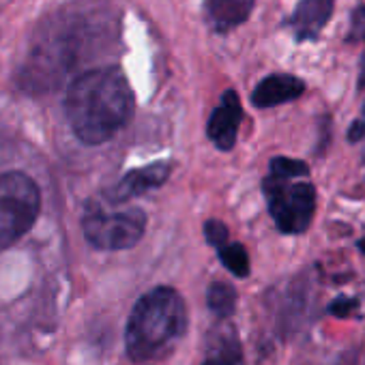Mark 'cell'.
<instances>
[{"label":"cell","instance_id":"obj_1","mask_svg":"<svg viewBox=\"0 0 365 365\" xmlns=\"http://www.w3.org/2000/svg\"><path fill=\"white\" fill-rule=\"evenodd\" d=\"M135 99L125 73L101 67L82 73L67 91L65 112L73 133L84 144L112 140L133 116Z\"/></svg>","mask_w":365,"mask_h":365},{"label":"cell","instance_id":"obj_2","mask_svg":"<svg viewBox=\"0 0 365 365\" xmlns=\"http://www.w3.org/2000/svg\"><path fill=\"white\" fill-rule=\"evenodd\" d=\"M187 331V307L170 286H157L142 294L133 305L125 348L131 361H148L168 354Z\"/></svg>","mask_w":365,"mask_h":365},{"label":"cell","instance_id":"obj_3","mask_svg":"<svg viewBox=\"0 0 365 365\" xmlns=\"http://www.w3.org/2000/svg\"><path fill=\"white\" fill-rule=\"evenodd\" d=\"M41 192L24 172L0 174V252L16 245L37 222Z\"/></svg>","mask_w":365,"mask_h":365},{"label":"cell","instance_id":"obj_4","mask_svg":"<svg viewBox=\"0 0 365 365\" xmlns=\"http://www.w3.org/2000/svg\"><path fill=\"white\" fill-rule=\"evenodd\" d=\"M269 213L284 235H301L309 228L316 211V190L312 182H292L269 174L262 180Z\"/></svg>","mask_w":365,"mask_h":365},{"label":"cell","instance_id":"obj_5","mask_svg":"<svg viewBox=\"0 0 365 365\" xmlns=\"http://www.w3.org/2000/svg\"><path fill=\"white\" fill-rule=\"evenodd\" d=\"M86 241L103 252H120L140 243L146 230V213L142 209H125L106 213L93 209L82 220Z\"/></svg>","mask_w":365,"mask_h":365},{"label":"cell","instance_id":"obj_6","mask_svg":"<svg viewBox=\"0 0 365 365\" xmlns=\"http://www.w3.org/2000/svg\"><path fill=\"white\" fill-rule=\"evenodd\" d=\"M243 120V108L235 91L222 95L220 106L211 112L207 123V135L220 150H230L237 144L239 127Z\"/></svg>","mask_w":365,"mask_h":365},{"label":"cell","instance_id":"obj_7","mask_svg":"<svg viewBox=\"0 0 365 365\" xmlns=\"http://www.w3.org/2000/svg\"><path fill=\"white\" fill-rule=\"evenodd\" d=\"M170 170H172L170 161H155V163H148L144 168H135L129 174H125L108 192V200L118 205V202H127L131 198H138V196L146 194L148 190H157L168 180Z\"/></svg>","mask_w":365,"mask_h":365},{"label":"cell","instance_id":"obj_8","mask_svg":"<svg viewBox=\"0 0 365 365\" xmlns=\"http://www.w3.org/2000/svg\"><path fill=\"white\" fill-rule=\"evenodd\" d=\"M335 9V0H299L290 18L297 41H316Z\"/></svg>","mask_w":365,"mask_h":365},{"label":"cell","instance_id":"obj_9","mask_svg":"<svg viewBox=\"0 0 365 365\" xmlns=\"http://www.w3.org/2000/svg\"><path fill=\"white\" fill-rule=\"evenodd\" d=\"M305 84L297 76L290 73H273L258 82L252 93V103L256 108H273L288 101H294L303 95Z\"/></svg>","mask_w":365,"mask_h":365},{"label":"cell","instance_id":"obj_10","mask_svg":"<svg viewBox=\"0 0 365 365\" xmlns=\"http://www.w3.org/2000/svg\"><path fill=\"white\" fill-rule=\"evenodd\" d=\"M254 3L256 0H205L207 22L215 33L226 35L247 22Z\"/></svg>","mask_w":365,"mask_h":365},{"label":"cell","instance_id":"obj_11","mask_svg":"<svg viewBox=\"0 0 365 365\" xmlns=\"http://www.w3.org/2000/svg\"><path fill=\"white\" fill-rule=\"evenodd\" d=\"M243 346L232 329H224L215 335L209 356L202 365H243Z\"/></svg>","mask_w":365,"mask_h":365},{"label":"cell","instance_id":"obj_12","mask_svg":"<svg viewBox=\"0 0 365 365\" xmlns=\"http://www.w3.org/2000/svg\"><path fill=\"white\" fill-rule=\"evenodd\" d=\"M207 305L217 318L226 320L237 309V290L226 282H213L207 290Z\"/></svg>","mask_w":365,"mask_h":365},{"label":"cell","instance_id":"obj_13","mask_svg":"<svg viewBox=\"0 0 365 365\" xmlns=\"http://www.w3.org/2000/svg\"><path fill=\"white\" fill-rule=\"evenodd\" d=\"M222 264L237 277H247L250 275V254L241 243H226L224 247L217 250Z\"/></svg>","mask_w":365,"mask_h":365},{"label":"cell","instance_id":"obj_14","mask_svg":"<svg viewBox=\"0 0 365 365\" xmlns=\"http://www.w3.org/2000/svg\"><path fill=\"white\" fill-rule=\"evenodd\" d=\"M269 174L282 176V178H299L309 174V165L301 159H290V157H273L269 165Z\"/></svg>","mask_w":365,"mask_h":365},{"label":"cell","instance_id":"obj_15","mask_svg":"<svg viewBox=\"0 0 365 365\" xmlns=\"http://www.w3.org/2000/svg\"><path fill=\"white\" fill-rule=\"evenodd\" d=\"M228 237H230V232H228V226H226L224 222H220V220H209V222L205 224V239H207V243L213 245L215 250L224 247V245L228 243Z\"/></svg>","mask_w":365,"mask_h":365},{"label":"cell","instance_id":"obj_16","mask_svg":"<svg viewBox=\"0 0 365 365\" xmlns=\"http://www.w3.org/2000/svg\"><path fill=\"white\" fill-rule=\"evenodd\" d=\"M359 307V299L354 297H335L331 303H329V314L335 316V318H348L356 312Z\"/></svg>","mask_w":365,"mask_h":365},{"label":"cell","instance_id":"obj_17","mask_svg":"<svg viewBox=\"0 0 365 365\" xmlns=\"http://www.w3.org/2000/svg\"><path fill=\"white\" fill-rule=\"evenodd\" d=\"M348 41H363L365 43V5H359L350 18Z\"/></svg>","mask_w":365,"mask_h":365},{"label":"cell","instance_id":"obj_18","mask_svg":"<svg viewBox=\"0 0 365 365\" xmlns=\"http://www.w3.org/2000/svg\"><path fill=\"white\" fill-rule=\"evenodd\" d=\"M348 140H350V142H361V140H365V118H363V116L356 118V120L350 125V129H348Z\"/></svg>","mask_w":365,"mask_h":365},{"label":"cell","instance_id":"obj_19","mask_svg":"<svg viewBox=\"0 0 365 365\" xmlns=\"http://www.w3.org/2000/svg\"><path fill=\"white\" fill-rule=\"evenodd\" d=\"M363 86H365V54L361 58V73H359V88H363Z\"/></svg>","mask_w":365,"mask_h":365},{"label":"cell","instance_id":"obj_20","mask_svg":"<svg viewBox=\"0 0 365 365\" xmlns=\"http://www.w3.org/2000/svg\"><path fill=\"white\" fill-rule=\"evenodd\" d=\"M359 250H361V252L365 254V237H363V239L359 241Z\"/></svg>","mask_w":365,"mask_h":365},{"label":"cell","instance_id":"obj_21","mask_svg":"<svg viewBox=\"0 0 365 365\" xmlns=\"http://www.w3.org/2000/svg\"><path fill=\"white\" fill-rule=\"evenodd\" d=\"M363 118H365V106H363Z\"/></svg>","mask_w":365,"mask_h":365}]
</instances>
